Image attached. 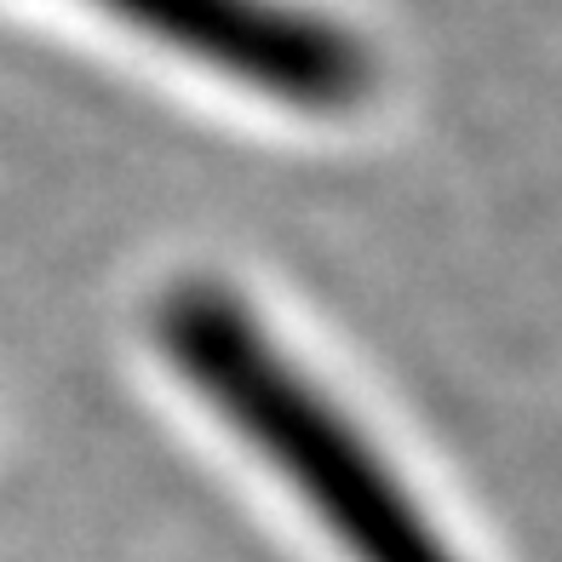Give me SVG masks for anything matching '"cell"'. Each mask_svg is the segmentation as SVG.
<instances>
[{
  "label": "cell",
  "instance_id": "cell-1",
  "mask_svg": "<svg viewBox=\"0 0 562 562\" xmlns=\"http://www.w3.org/2000/svg\"><path fill=\"white\" fill-rule=\"evenodd\" d=\"M156 339L184 385L293 482L356 562H459L362 430L218 281H172L156 304Z\"/></svg>",
  "mask_w": 562,
  "mask_h": 562
},
{
  "label": "cell",
  "instance_id": "cell-2",
  "mask_svg": "<svg viewBox=\"0 0 562 562\" xmlns=\"http://www.w3.org/2000/svg\"><path fill=\"white\" fill-rule=\"evenodd\" d=\"M121 23L156 35L281 104L339 115L373 87L362 41L288 0H92Z\"/></svg>",
  "mask_w": 562,
  "mask_h": 562
}]
</instances>
